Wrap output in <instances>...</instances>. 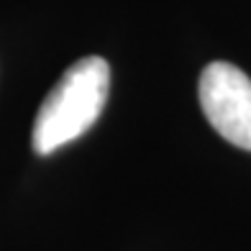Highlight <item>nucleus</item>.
<instances>
[{
    "instance_id": "f03ea898",
    "label": "nucleus",
    "mask_w": 251,
    "mask_h": 251,
    "mask_svg": "<svg viewBox=\"0 0 251 251\" xmlns=\"http://www.w3.org/2000/svg\"><path fill=\"white\" fill-rule=\"evenodd\" d=\"M200 108L228 144L251 151V79L228 62H213L198 82Z\"/></svg>"
},
{
    "instance_id": "f257e3e1",
    "label": "nucleus",
    "mask_w": 251,
    "mask_h": 251,
    "mask_svg": "<svg viewBox=\"0 0 251 251\" xmlns=\"http://www.w3.org/2000/svg\"><path fill=\"white\" fill-rule=\"evenodd\" d=\"M108 90L110 67L102 56L75 62L41 102L31 131L33 151L47 156L93 128L105 108Z\"/></svg>"
}]
</instances>
